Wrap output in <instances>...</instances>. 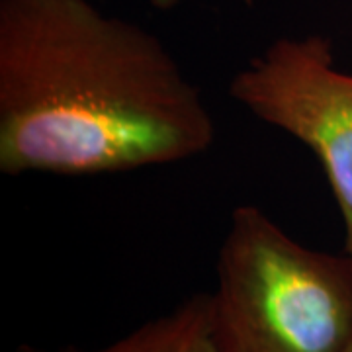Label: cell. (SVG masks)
Segmentation results:
<instances>
[{
  "mask_svg": "<svg viewBox=\"0 0 352 352\" xmlns=\"http://www.w3.org/2000/svg\"><path fill=\"white\" fill-rule=\"evenodd\" d=\"M214 113L161 39L90 0H0V170L98 176L214 147Z\"/></svg>",
  "mask_w": 352,
  "mask_h": 352,
  "instance_id": "1",
  "label": "cell"
},
{
  "mask_svg": "<svg viewBox=\"0 0 352 352\" xmlns=\"http://www.w3.org/2000/svg\"><path fill=\"white\" fill-rule=\"evenodd\" d=\"M212 296L221 352H349L352 261L288 235L256 206H239L217 252Z\"/></svg>",
  "mask_w": 352,
  "mask_h": 352,
  "instance_id": "2",
  "label": "cell"
},
{
  "mask_svg": "<svg viewBox=\"0 0 352 352\" xmlns=\"http://www.w3.org/2000/svg\"><path fill=\"white\" fill-rule=\"evenodd\" d=\"M231 98L317 157L344 223L352 261V73L335 63L327 36L280 38L241 67Z\"/></svg>",
  "mask_w": 352,
  "mask_h": 352,
  "instance_id": "3",
  "label": "cell"
},
{
  "mask_svg": "<svg viewBox=\"0 0 352 352\" xmlns=\"http://www.w3.org/2000/svg\"><path fill=\"white\" fill-rule=\"evenodd\" d=\"M16 352H221L214 333L212 296L194 294L168 314L153 317L127 335L98 349L65 346L47 351L22 344Z\"/></svg>",
  "mask_w": 352,
  "mask_h": 352,
  "instance_id": "4",
  "label": "cell"
},
{
  "mask_svg": "<svg viewBox=\"0 0 352 352\" xmlns=\"http://www.w3.org/2000/svg\"><path fill=\"white\" fill-rule=\"evenodd\" d=\"M182 0H151V4L155 8H159V10H170V8H175L178 6Z\"/></svg>",
  "mask_w": 352,
  "mask_h": 352,
  "instance_id": "5",
  "label": "cell"
},
{
  "mask_svg": "<svg viewBox=\"0 0 352 352\" xmlns=\"http://www.w3.org/2000/svg\"><path fill=\"white\" fill-rule=\"evenodd\" d=\"M349 352H352V349H351V351H349Z\"/></svg>",
  "mask_w": 352,
  "mask_h": 352,
  "instance_id": "6",
  "label": "cell"
}]
</instances>
